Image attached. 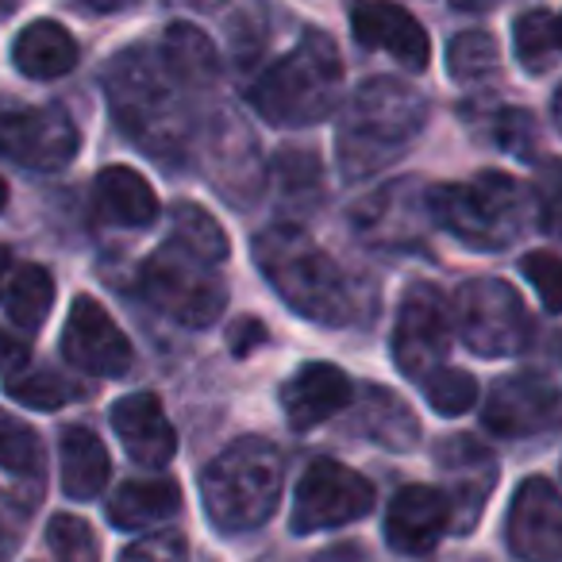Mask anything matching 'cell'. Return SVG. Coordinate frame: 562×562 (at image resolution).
I'll list each match as a JSON object with an SVG mask.
<instances>
[{
  "label": "cell",
  "instance_id": "6da1fadb",
  "mask_svg": "<svg viewBox=\"0 0 562 562\" xmlns=\"http://www.w3.org/2000/svg\"><path fill=\"white\" fill-rule=\"evenodd\" d=\"M104 93L112 120L143 155L158 166L181 162L193 143V120L155 47L120 50L104 70Z\"/></svg>",
  "mask_w": 562,
  "mask_h": 562
},
{
  "label": "cell",
  "instance_id": "7a4b0ae2",
  "mask_svg": "<svg viewBox=\"0 0 562 562\" xmlns=\"http://www.w3.org/2000/svg\"><path fill=\"white\" fill-rule=\"evenodd\" d=\"M250 258L301 321L321 324V328H344L355 321V293L347 273L336 258L301 227L270 224L255 235Z\"/></svg>",
  "mask_w": 562,
  "mask_h": 562
},
{
  "label": "cell",
  "instance_id": "3957f363",
  "mask_svg": "<svg viewBox=\"0 0 562 562\" xmlns=\"http://www.w3.org/2000/svg\"><path fill=\"white\" fill-rule=\"evenodd\" d=\"M428 124V101L397 78L362 81L336 127V162L347 181L393 166Z\"/></svg>",
  "mask_w": 562,
  "mask_h": 562
},
{
  "label": "cell",
  "instance_id": "277c9868",
  "mask_svg": "<svg viewBox=\"0 0 562 562\" xmlns=\"http://www.w3.org/2000/svg\"><path fill=\"white\" fill-rule=\"evenodd\" d=\"M285 462L270 439L243 436L201 470V505L220 536L262 528L281 505Z\"/></svg>",
  "mask_w": 562,
  "mask_h": 562
},
{
  "label": "cell",
  "instance_id": "5b68a950",
  "mask_svg": "<svg viewBox=\"0 0 562 562\" xmlns=\"http://www.w3.org/2000/svg\"><path fill=\"white\" fill-rule=\"evenodd\" d=\"M344 93V58L328 32L308 27L297 47L270 66L250 89L255 112L273 127L321 124Z\"/></svg>",
  "mask_w": 562,
  "mask_h": 562
},
{
  "label": "cell",
  "instance_id": "8992f818",
  "mask_svg": "<svg viewBox=\"0 0 562 562\" xmlns=\"http://www.w3.org/2000/svg\"><path fill=\"white\" fill-rule=\"evenodd\" d=\"M536 193L501 170H482L459 186L428 189L431 224L470 250H505L524 235Z\"/></svg>",
  "mask_w": 562,
  "mask_h": 562
},
{
  "label": "cell",
  "instance_id": "52a82bcc",
  "mask_svg": "<svg viewBox=\"0 0 562 562\" xmlns=\"http://www.w3.org/2000/svg\"><path fill=\"white\" fill-rule=\"evenodd\" d=\"M139 293L155 313L181 328H212L227 308V285L216 278V266L201 262L173 239L139 266Z\"/></svg>",
  "mask_w": 562,
  "mask_h": 562
},
{
  "label": "cell",
  "instance_id": "ba28073f",
  "mask_svg": "<svg viewBox=\"0 0 562 562\" xmlns=\"http://www.w3.org/2000/svg\"><path fill=\"white\" fill-rule=\"evenodd\" d=\"M451 324L477 359H513L536 336L528 305L505 278H470L459 285Z\"/></svg>",
  "mask_w": 562,
  "mask_h": 562
},
{
  "label": "cell",
  "instance_id": "9c48e42d",
  "mask_svg": "<svg viewBox=\"0 0 562 562\" xmlns=\"http://www.w3.org/2000/svg\"><path fill=\"white\" fill-rule=\"evenodd\" d=\"M81 132L58 104H24L0 97V158L32 173H55L74 162Z\"/></svg>",
  "mask_w": 562,
  "mask_h": 562
},
{
  "label": "cell",
  "instance_id": "30bf717a",
  "mask_svg": "<svg viewBox=\"0 0 562 562\" xmlns=\"http://www.w3.org/2000/svg\"><path fill=\"white\" fill-rule=\"evenodd\" d=\"M370 508H374V485L359 470L336 459H316L293 493L290 528L293 536H316V531L359 520Z\"/></svg>",
  "mask_w": 562,
  "mask_h": 562
},
{
  "label": "cell",
  "instance_id": "8fae6325",
  "mask_svg": "<svg viewBox=\"0 0 562 562\" xmlns=\"http://www.w3.org/2000/svg\"><path fill=\"white\" fill-rule=\"evenodd\" d=\"M451 305L431 281H416L401 297L397 328H393V362L405 378L424 382L443 367L451 351Z\"/></svg>",
  "mask_w": 562,
  "mask_h": 562
},
{
  "label": "cell",
  "instance_id": "7c38bea8",
  "mask_svg": "<svg viewBox=\"0 0 562 562\" xmlns=\"http://www.w3.org/2000/svg\"><path fill=\"white\" fill-rule=\"evenodd\" d=\"M436 470L443 474V490L439 493H443L447 513H451V528L459 536H467V531L477 528L485 501L497 490V459L477 439L451 436L436 447Z\"/></svg>",
  "mask_w": 562,
  "mask_h": 562
},
{
  "label": "cell",
  "instance_id": "4fadbf2b",
  "mask_svg": "<svg viewBox=\"0 0 562 562\" xmlns=\"http://www.w3.org/2000/svg\"><path fill=\"white\" fill-rule=\"evenodd\" d=\"M63 355L70 359V367L97 378H124L135 367V351L120 324L112 321L101 301L86 297V293L74 301L70 316H66Z\"/></svg>",
  "mask_w": 562,
  "mask_h": 562
},
{
  "label": "cell",
  "instance_id": "5bb4252c",
  "mask_svg": "<svg viewBox=\"0 0 562 562\" xmlns=\"http://www.w3.org/2000/svg\"><path fill=\"white\" fill-rule=\"evenodd\" d=\"M554 413H559V390H554L551 378L539 374V370H520V374L493 382L482 408V424L493 436L524 439L551 428Z\"/></svg>",
  "mask_w": 562,
  "mask_h": 562
},
{
  "label": "cell",
  "instance_id": "9a60e30c",
  "mask_svg": "<svg viewBox=\"0 0 562 562\" xmlns=\"http://www.w3.org/2000/svg\"><path fill=\"white\" fill-rule=\"evenodd\" d=\"M508 551L520 562H559L562 559V505L551 477H528L508 505Z\"/></svg>",
  "mask_w": 562,
  "mask_h": 562
},
{
  "label": "cell",
  "instance_id": "2e32d148",
  "mask_svg": "<svg viewBox=\"0 0 562 562\" xmlns=\"http://www.w3.org/2000/svg\"><path fill=\"white\" fill-rule=\"evenodd\" d=\"M351 224L374 247H408V243H420L424 227L431 224L428 193L420 189V181H393L390 189L367 196L351 212Z\"/></svg>",
  "mask_w": 562,
  "mask_h": 562
},
{
  "label": "cell",
  "instance_id": "e0dca14e",
  "mask_svg": "<svg viewBox=\"0 0 562 562\" xmlns=\"http://www.w3.org/2000/svg\"><path fill=\"white\" fill-rule=\"evenodd\" d=\"M447 528H451V513L436 485H405L385 513V543L405 559L431 554Z\"/></svg>",
  "mask_w": 562,
  "mask_h": 562
},
{
  "label": "cell",
  "instance_id": "ac0fdd59",
  "mask_svg": "<svg viewBox=\"0 0 562 562\" xmlns=\"http://www.w3.org/2000/svg\"><path fill=\"white\" fill-rule=\"evenodd\" d=\"M355 43L367 50H385L413 74H424L431 63V43L420 20L408 16L397 4H359L351 12Z\"/></svg>",
  "mask_w": 562,
  "mask_h": 562
},
{
  "label": "cell",
  "instance_id": "d6986e66",
  "mask_svg": "<svg viewBox=\"0 0 562 562\" xmlns=\"http://www.w3.org/2000/svg\"><path fill=\"white\" fill-rule=\"evenodd\" d=\"M351 405V378L331 362H308L281 385V408L293 431H313Z\"/></svg>",
  "mask_w": 562,
  "mask_h": 562
},
{
  "label": "cell",
  "instance_id": "ffe728a7",
  "mask_svg": "<svg viewBox=\"0 0 562 562\" xmlns=\"http://www.w3.org/2000/svg\"><path fill=\"white\" fill-rule=\"evenodd\" d=\"M112 428H116L124 451L132 462L147 470H162L178 451L170 416L162 413V401L155 393H127L112 405Z\"/></svg>",
  "mask_w": 562,
  "mask_h": 562
},
{
  "label": "cell",
  "instance_id": "44dd1931",
  "mask_svg": "<svg viewBox=\"0 0 562 562\" xmlns=\"http://www.w3.org/2000/svg\"><path fill=\"white\" fill-rule=\"evenodd\" d=\"M93 201L101 220L112 227H150L158 220L155 189L132 166H109V170L97 173Z\"/></svg>",
  "mask_w": 562,
  "mask_h": 562
},
{
  "label": "cell",
  "instance_id": "7402d4cb",
  "mask_svg": "<svg viewBox=\"0 0 562 562\" xmlns=\"http://www.w3.org/2000/svg\"><path fill=\"white\" fill-rule=\"evenodd\" d=\"M78 40L55 20H35L12 43V63L24 78L32 81H55L78 66Z\"/></svg>",
  "mask_w": 562,
  "mask_h": 562
},
{
  "label": "cell",
  "instance_id": "603a6c76",
  "mask_svg": "<svg viewBox=\"0 0 562 562\" xmlns=\"http://www.w3.org/2000/svg\"><path fill=\"white\" fill-rule=\"evenodd\" d=\"M181 485L173 477H150V482H124L109 497V524L120 531H143L178 516Z\"/></svg>",
  "mask_w": 562,
  "mask_h": 562
},
{
  "label": "cell",
  "instance_id": "cb8c5ba5",
  "mask_svg": "<svg viewBox=\"0 0 562 562\" xmlns=\"http://www.w3.org/2000/svg\"><path fill=\"white\" fill-rule=\"evenodd\" d=\"M355 428L367 439H374V443L390 447V451H408V447L420 443V420H416V413L397 393L385 390V385H362Z\"/></svg>",
  "mask_w": 562,
  "mask_h": 562
},
{
  "label": "cell",
  "instance_id": "d4e9b609",
  "mask_svg": "<svg viewBox=\"0 0 562 562\" xmlns=\"http://www.w3.org/2000/svg\"><path fill=\"white\" fill-rule=\"evenodd\" d=\"M158 58H162L166 74H170L178 86L204 89L220 78V55L212 47V40L193 24H170L158 43Z\"/></svg>",
  "mask_w": 562,
  "mask_h": 562
},
{
  "label": "cell",
  "instance_id": "484cf974",
  "mask_svg": "<svg viewBox=\"0 0 562 562\" xmlns=\"http://www.w3.org/2000/svg\"><path fill=\"white\" fill-rule=\"evenodd\" d=\"M58 451H63V490L74 501H97L109 482V451H104L101 436L81 424L63 431L58 439Z\"/></svg>",
  "mask_w": 562,
  "mask_h": 562
},
{
  "label": "cell",
  "instance_id": "4316f807",
  "mask_svg": "<svg viewBox=\"0 0 562 562\" xmlns=\"http://www.w3.org/2000/svg\"><path fill=\"white\" fill-rule=\"evenodd\" d=\"M513 47H516V58H520V66L528 74L551 70V66L559 63V50H562V32H559L554 12L531 9V12H524V16H516Z\"/></svg>",
  "mask_w": 562,
  "mask_h": 562
},
{
  "label": "cell",
  "instance_id": "83f0119b",
  "mask_svg": "<svg viewBox=\"0 0 562 562\" xmlns=\"http://www.w3.org/2000/svg\"><path fill=\"white\" fill-rule=\"evenodd\" d=\"M170 239L209 266L227 262V250H232L227 247V232L216 224V216H209L201 204H189V201L173 204V235Z\"/></svg>",
  "mask_w": 562,
  "mask_h": 562
},
{
  "label": "cell",
  "instance_id": "f1b7e54d",
  "mask_svg": "<svg viewBox=\"0 0 562 562\" xmlns=\"http://www.w3.org/2000/svg\"><path fill=\"white\" fill-rule=\"evenodd\" d=\"M50 308H55V278L35 262L20 266L16 278L9 281V316L20 328L35 331L47 324Z\"/></svg>",
  "mask_w": 562,
  "mask_h": 562
},
{
  "label": "cell",
  "instance_id": "f546056e",
  "mask_svg": "<svg viewBox=\"0 0 562 562\" xmlns=\"http://www.w3.org/2000/svg\"><path fill=\"white\" fill-rule=\"evenodd\" d=\"M497 66H501L497 43H493V35L482 32V27L459 32L447 43V74H451L459 86H477V81L493 78Z\"/></svg>",
  "mask_w": 562,
  "mask_h": 562
},
{
  "label": "cell",
  "instance_id": "4dcf8cb0",
  "mask_svg": "<svg viewBox=\"0 0 562 562\" xmlns=\"http://www.w3.org/2000/svg\"><path fill=\"white\" fill-rule=\"evenodd\" d=\"M4 390L12 401L27 408H43V413H55V408L70 405L74 397H86V385L70 382L58 370H27V374L4 378Z\"/></svg>",
  "mask_w": 562,
  "mask_h": 562
},
{
  "label": "cell",
  "instance_id": "1f68e13d",
  "mask_svg": "<svg viewBox=\"0 0 562 562\" xmlns=\"http://www.w3.org/2000/svg\"><path fill=\"white\" fill-rule=\"evenodd\" d=\"M0 470L43 482V443L24 420L0 408Z\"/></svg>",
  "mask_w": 562,
  "mask_h": 562
},
{
  "label": "cell",
  "instance_id": "d6a6232c",
  "mask_svg": "<svg viewBox=\"0 0 562 562\" xmlns=\"http://www.w3.org/2000/svg\"><path fill=\"white\" fill-rule=\"evenodd\" d=\"M420 385H424L428 405L436 408L439 416H462L477 405V382H474V374H467V370L439 367L436 374H428Z\"/></svg>",
  "mask_w": 562,
  "mask_h": 562
},
{
  "label": "cell",
  "instance_id": "836d02e7",
  "mask_svg": "<svg viewBox=\"0 0 562 562\" xmlns=\"http://www.w3.org/2000/svg\"><path fill=\"white\" fill-rule=\"evenodd\" d=\"M47 547L55 551L58 562H97V536L81 516L58 513L47 524Z\"/></svg>",
  "mask_w": 562,
  "mask_h": 562
},
{
  "label": "cell",
  "instance_id": "e575fe53",
  "mask_svg": "<svg viewBox=\"0 0 562 562\" xmlns=\"http://www.w3.org/2000/svg\"><path fill=\"white\" fill-rule=\"evenodd\" d=\"M493 139H497V147H505L508 155L520 158V162H536L539 158L536 120H531V112H524V109L497 112V120H493Z\"/></svg>",
  "mask_w": 562,
  "mask_h": 562
},
{
  "label": "cell",
  "instance_id": "d590c367",
  "mask_svg": "<svg viewBox=\"0 0 562 562\" xmlns=\"http://www.w3.org/2000/svg\"><path fill=\"white\" fill-rule=\"evenodd\" d=\"M520 270L528 273L531 290L539 293L547 313H559V255L554 250H531L520 258Z\"/></svg>",
  "mask_w": 562,
  "mask_h": 562
},
{
  "label": "cell",
  "instance_id": "8d00e7d4",
  "mask_svg": "<svg viewBox=\"0 0 562 562\" xmlns=\"http://www.w3.org/2000/svg\"><path fill=\"white\" fill-rule=\"evenodd\" d=\"M120 562H189V547L178 531H155L143 536L120 554Z\"/></svg>",
  "mask_w": 562,
  "mask_h": 562
},
{
  "label": "cell",
  "instance_id": "74e56055",
  "mask_svg": "<svg viewBox=\"0 0 562 562\" xmlns=\"http://www.w3.org/2000/svg\"><path fill=\"white\" fill-rule=\"evenodd\" d=\"M281 186L290 193H321V162L313 158V150H281L278 158Z\"/></svg>",
  "mask_w": 562,
  "mask_h": 562
},
{
  "label": "cell",
  "instance_id": "f35d334b",
  "mask_svg": "<svg viewBox=\"0 0 562 562\" xmlns=\"http://www.w3.org/2000/svg\"><path fill=\"white\" fill-rule=\"evenodd\" d=\"M27 359H32V351H27L24 339H12L9 331H0V370H4V378L24 374Z\"/></svg>",
  "mask_w": 562,
  "mask_h": 562
},
{
  "label": "cell",
  "instance_id": "ab89813d",
  "mask_svg": "<svg viewBox=\"0 0 562 562\" xmlns=\"http://www.w3.org/2000/svg\"><path fill=\"white\" fill-rule=\"evenodd\" d=\"M262 336H266V328H262L258 321H239V324L232 328V339H235L232 351H235V355H247L250 347L262 344Z\"/></svg>",
  "mask_w": 562,
  "mask_h": 562
},
{
  "label": "cell",
  "instance_id": "60d3db41",
  "mask_svg": "<svg viewBox=\"0 0 562 562\" xmlns=\"http://www.w3.org/2000/svg\"><path fill=\"white\" fill-rule=\"evenodd\" d=\"M316 562H370V559L362 554L359 543H344V547H328Z\"/></svg>",
  "mask_w": 562,
  "mask_h": 562
},
{
  "label": "cell",
  "instance_id": "b9f144b4",
  "mask_svg": "<svg viewBox=\"0 0 562 562\" xmlns=\"http://www.w3.org/2000/svg\"><path fill=\"white\" fill-rule=\"evenodd\" d=\"M9 273H12V250L0 247V293H4V285H9Z\"/></svg>",
  "mask_w": 562,
  "mask_h": 562
},
{
  "label": "cell",
  "instance_id": "7bdbcfd3",
  "mask_svg": "<svg viewBox=\"0 0 562 562\" xmlns=\"http://www.w3.org/2000/svg\"><path fill=\"white\" fill-rule=\"evenodd\" d=\"M4 204H9V186H4V178H0V212H4Z\"/></svg>",
  "mask_w": 562,
  "mask_h": 562
},
{
  "label": "cell",
  "instance_id": "ee69618b",
  "mask_svg": "<svg viewBox=\"0 0 562 562\" xmlns=\"http://www.w3.org/2000/svg\"><path fill=\"white\" fill-rule=\"evenodd\" d=\"M12 12H16V4H4V0H0V20H9Z\"/></svg>",
  "mask_w": 562,
  "mask_h": 562
},
{
  "label": "cell",
  "instance_id": "f6af8a7d",
  "mask_svg": "<svg viewBox=\"0 0 562 562\" xmlns=\"http://www.w3.org/2000/svg\"><path fill=\"white\" fill-rule=\"evenodd\" d=\"M4 551H9V536H4V528H0V562H4Z\"/></svg>",
  "mask_w": 562,
  "mask_h": 562
}]
</instances>
